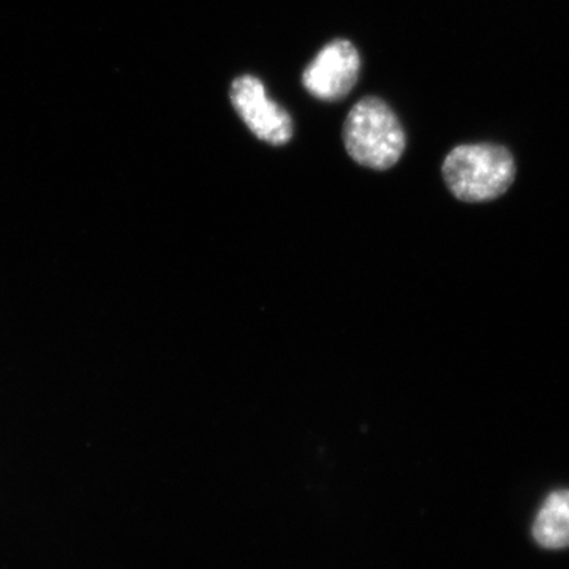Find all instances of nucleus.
I'll use <instances>...</instances> for the list:
<instances>
[{
	"instance_id": "2",
	"label": "nucleus",
	"mask_w": 569,
	"mask_h": 569,
	"mask_svg": "<svg viewBox=\"0 0 569 569\" xmlns=\"http://www.w3.org/2000/svg\"><path fill=\"white\" fill-rule=\"evenodd\" d=\"M343 144L356 163L385 171L395 167L406 152L402 123L385 100L365 97L348 112Z\"/></svg>"
},
{
	"instance_id": "4",
	"label": "nucleus",
	"mask_w": 569,
	"mask_h": 569,
	"mask_svg": "<svg viewBox=\"0 0 569 569\" xmlns=\"http://www.w3.org/2000/svg\"><path fill=\"white\" fill-rule=\"evenodd\" d=\"M361 58L351 41L337 39L321 48L302 73V86L323 102L346 99L358 82Z\"/></svg>"
},
{
	"instance_id": "1",
	"label": "nucleus",
	"mask_w": 569,
	"mask_h": 569,
	"mask_svg": "<svg viewBox=\"0 0 569 569\" xmlns=\"http://www.w3.org/2000/svg\"><path fill=\"white\" fill-rule=\"evenodd\" d=\"M445 182L460 201L485 203L501 197L516 178L515 157L492 142L462 144L445 159Z\"/></svg>"
},
{
	"instance_id": "3",
	"label": "nucleus",
	"mask_w": 569,
	"mask_h": 569,
	"mask_svg": "<svg viewBox=\"0 0 569 569\" xmlns=\"http://www.w3.org/2000/svg\"><path fill=\"white\" fill-rule=\"evenodd\" d=\"M230 100L239 118L258 140L284 146L293 138L290 112L266 92L263 82L252 74H242L231 82Z\"/></svg>"
},
{
	"instance_id": "5",
	"label": "nucleus",
	"mask_w": 569,
	"mask_h": 569,
	"mask_svg": "<svg viewBox=\"0 0 569 569\" xmlns=\"http://www.w3.org/2000/svg\"><path fill=\"white\" fill-rule=\"evenodd\" d=\"M531 533L541 548H569V489L556 490L546 498L538 509Z\"/></svg>"
}]
</instances>
